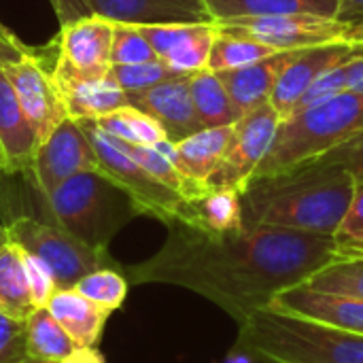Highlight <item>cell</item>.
Returning <instances> with one entry per match:
<instances>
[{"instance_id":"cell-1","label":"cell","mask_w":363,"mask_h":363,"mask_svg":"<svg viewBox=\"0 0 363 363\" xmlns=\"http://www.w3.org/2000/svg\"><path fill=\"white\" fill-rule=\"evenodd\" d=\"M168 230L164 247L151 259L123 268V274L132 283L185 287L238 325L340 255L332 236L287 228L259 225L213 236L174 221Z\"/></svg>"},{"instance_id":"cell-2","label":"cell","mask_w":363,"mask_h":363,"mask_svg":"<svg viewBox=\"0 0 363 363\" xmlns=\"http://www.w3.org/2000/svg\"><path fill=\"white\" fill-rule=\"evenodd\" d=\"M357 179L338 164L315 160L242 191L245 228H287L334 236L355 194Z\"/></svg>"},{"instance_id":"cell-3","label":"cell","mask_w":363,"mask_h":363,"mask_svg":"<svg viewBox=\"0 0 363 363\" xmlns=\"http://www.w3.org/2000/svg\"><path fill=\"white\" fill-rule=\"evenodd\" d=\"M234 349L266 363H363V336L272 308L238 325Z\"/></svg>"},{"instance_id":"cell-4","label":"cell","mask_w":363,"mask_h":363,"mask_svg":"<svg viewBox=\"0 0 363 363\" xmlns=\"http://www.w3.org/2000/svg\"><path fill=\"white\" fill-rule=\"evenodd\" d=\"M363 132V91H345L281 119L277 138L251 181L311 164Z\"/></svg>"},{"instance_id":"cell-5","label":"cell","mask_w":363,"mask_h":363,"mask_svg":"<svg viewBox=\"0 0 363 363\" xmlns=\"http://www.w3.org/2000/svg\"><path fill=\"white\" fill-rule=\"evenodd\" d=\"M40 196L55 225L98 251H106L113 236L143 215L130 194L100 170L74 174Z\"/></svg>"},{"instance_id":"cell-6","label":"cell","mask_w":363,"mask_h":363,"mask_svg":"<svg viewBox=\"0 0 363 363\" xmlns=\"http://www.w3.org/2000/svg\"><path fill=\"white\" fill-rule=\"evenodd\" d=\"M6 232L13 245L38 257L53 272L57 289H70L85 274L115 264L108 251L83 245L53 221L19 215L6 223Z\"/></svg>"},{"instance_id":"cell-7","label":"cell","mask_w":363,"mask_h":363,"mask_svg":"<svg viewBox=\"0 0 363 363\" xmlns=\"http://www.w3.org/2000/svg\"><path fill=\"white\" fill-rule=\"evenodd\" d=\"M77 121L94 145L100 172L113 179L123 191H128L130 198L138 204L143 215H151L166 225L174 223L179 219V211L185 198L174 189L166 187L164 183H160L157 179H153L145 168H140L121 149L119 140L106 134L94 119H77Z\"/></svg>"},{"instance_id":"cell-8","label":"cell","mask_w":363,"mask_h":363,"mask_svg":"<svg viewBox=\"0 0 363 363\" xmlns=\"http://www.w3.org/2000/svg\"><path fill=\"white\" fill-rule=\"evenodd\" d=\"M215 23L228 32L264 43L277 51H298L330 43H363V23L325 15L242 17Z\"/></svg>"},{"instance_id":"cell-9","label":"cell","mask_w":363,"mask_h":363,"mask_svg":"<svg viewBox=\"0 0 363 363\" xmlns=\"http://www.w3.org/2000/svg\"><path fill=\"white\" fill-rule=\"evenodd\" d=\"M281 115L268 102L247 115H242L234 123L232 140L217 166V170L208 177V189H236L245 191L257 172L259 164L268 155L279 125Z\"/></svg>"},{"instance_id":"cell-10","label":"cell","mask_w":363,"mask_h":363,"mask_svg":"<svg viewBox=\"0 0 363 363\" xmlns=\"http://www.w3.org/2000/svg\"><path fill=\"white\" fill-rule=\"evenodd\" d=\"M89 170H100L94 145L79 121L68 117L38 145L26 174H30L38 194H49L70 177Z\"/></svg>"},{"instance_id":"cell-11","label":"cell","mask_w":363,"mask_h":363,"mask_svg":"<svg viewBox=\"0 0 363 363\" xmlns=\"http://www.w3.org/2000/svg\"><path fill=\"white\" fill-rule=\"evenodd\" d=\"M4 72L38 136V143H43L64 119H68L51 68H47L38 49H30L17 62L6 64Z\"/></svg>"},{"instance_id":"cell-12","label":"cell","mask_w":363,"mask_h":363,"mask_svg":"<svg viewBox=\"0 0 363 363\" xmlns=\"http://www.w3.org/2000/svg\"><path fill=\"white\" fill-rule=\"evenodd\" d=\"M113 32L115 23L100 15H89L60 26L53 70L74 77L106 74L111 70Z\"/></svg>"},{"instance_id":"cell-13","label":"cell","mask_w":363,"mask_h":363,"mask_svg":"<svg viewBox=\"0 0 363 363\" xmlns=\"http://www.w3.org/2000/svg\"><path fill=\"white\" fill-rule=\"evenodd\" d=\"M355 57H363V43H330L300 49L279 77L270 96V104L283 119L289 117L298 100L319 77Z\"/></svg>"},{"instance_id":"cell-14","label":"cell","mask_w":363,"mask_h":363,"mask_svg":"<svg viewBox=\"0 0 363 363\" xmlns=\"http://www.w3.org/2000/svg\"><path fill=\"white\" fill-rule=\"evenodd\" d=\"M189 77H177L143 91H128L130 106H136L151 115L166 132L168 140L179 143L200 130H204L189 89Z\"/></svg>"},{"instance_id":"cell-15","label":"cell","mask_w":363,"mask_h":363,"mask_svg":"<svg viewBox=\"0 0 363 363\" xmlns=\"http://www.w3.org/2000/svg\"><path fill=\"white\" fill-rule=\"evenodd\" d=\"M268 308L363 336V300L359 298L315 291L302 283L283 289Z\"/></svg>"},{"instance_id":"cell-16","label":"cell","mask_w":363,"mask_h":363,"mask_svg":"<svg viewBox=\"0 0 363 363\" xmlns=\"http://www.w3.org/2000/svg\"><path fill=\"white\" fill-rule=\"evenodd\" d=\"M94 15L113 23H206L213 21L204 0H87Z\"/></svg>"},{"instance_id":"cell-17","label":"cell","mask_w":363,"mask_h":363,"mask_svg":"<svg viewBox=\"0 0 363 363\" xmlns=\"http://www.w3.org/2000/svg\"><path fill=\"white\" fill-rule=\"evenodd\" d=\"M53 72L62 102L70 119H100L117 108L130 106L128 91L115 81L111 70L102 77H74Z\"/></svg>"},{"instance_id":"cell-18","label":"cell","mask_w":363,"mask_h":363,"mask_svg":"<svg viewBox=\"0 0 363 363\" xmlns=\"http://www.w3.org/2000/svg\"><path fill=\"white\" fill-rule=\"evenodd\" d=\"M232 134H234V123L221 125V128H204L179 143H172L166 138L157 143L155 149L164 153L177 166L181 174L206 187V181L217 170L232 140Z\"/></svg>"},{"instance_id":"cell-19","label":"cell","mask_w":363,"mask_h":363,"mask_svg":"<svg viewBox=\"0 0 363 363\" xmlns=\"http://www.w3.org/2000/svg\"><path fill=\"white\" fill-rule=\"evenodd\" d=\"M38 145V136L13 91L4 66H0V149L6 174L28 172Z\"/></svg>"},{"instance_id":"cell-20","label":"cell","mask_w":363,"mask_h":363,"mask_svg":"<svg viewBox=\"0 0 363 363\" xmlns=\"http://www.w3.org/2000/svg\"><path fill=\"white\" fill-rule=\"evenodd\" d=\"M298 51H279L251 66L217 72L240 117L270 102L279 77Z\"/></svg>"},{"instance_id":"cell-21","label":"cell","mask_w":363,"mask_h":363,"mask_svg":"<svg viewBox=\"0 0 363 363\" xmlns=\"http://www.w3.org/2000/svg\"><path fill=\"white\" fill-rule=\"evenodd\" d=\"M177 221L213 236L240 232L245 230L242 191L206 189L202 196L189 198L181 204Z\"/></svg>"},{"instance_id":"cell-22","label":"cell","mask_w":363,"mask_h":363,"mask_svg":"<svg viewBox=\"0 0 363 363\" xmlns=\"http://www.w3.org/2000/svg\"><path fill=\"white\" fill-rule=\"evenodd\" d=\"M47 308L55 317V321L66 330V334L74 340V345L81 349L96 347L111 317L108 311L83 298L74 287L57 289L47 302Z\"/></svg>"},{"instance_id":"cell-23","label":"cell","mask_w":363,"mask_h":363,"mask_svg":"<svg viewBox=\"0 0 363 363\" xmlns=\"http://www.w3.org/2000/svg\"><path fill=\"white\" fill-rule=\"evenodd\" d=\"M213 21L242 17L325 15L338 17L340 0H204Z\"/></svg>"},{"instance_id":"cell-24","label":"cell","mask_w":363,"mask_h":363,"mask_svg":"<svg viewBox=\"0 0 363 363\" xmlns=\"http://www.w3.org/2000/svg\"><path fill=\"white\" fill-rule=\"evenodd\" d=\"M191 100L196 113L204 128H221L232 125L240 119L228 89L223 87L221 79L213 70H200L189 77Z\"/></svg>"},{"instance_id":"cell-25","label":"cell","mask_w":363,"mask_h":363,"mask_svg":"<svg viewBox=\"0 0 363 363\" xmlns=\"http://www.w3.org/2000/svg\"><path fill=\"white\" fill-rule=\"evenodd\" d=\"M26 347L30 357L57 363L79 349L47 306L34 308L26 319Z\"/></svg>"},{"instance_id":"cell-26","label":"cell","mask_w":363,"mask_h":363,"mask_svg":"<svg viewBox=\"0 0 363 363\" xmlns=\"http://www.w3.org/2000/svg\"><path fill=\"white\" fill-rule=\"evenodd\" d=\"M0 311L21 321L34 311L21 249L13 242L0 249Z\"/></svg>"},{"instance_id":"cell-27","label":"cell","mask_w":363,"mask_h":363,"mask_svg":"<svg viewBox=\"0 0 363 363\" xmlns=\"http://www.w3.org/2000/svg\"><path fill=\"white\" fill-rule=\"evenodd\" d=\"M106 134L113 138L128 143V145H145V147H155L157 143L166 140L164 128L145 111L136 106H123L117 108L100 119H94Z\"/></svg>"},{"instance_id":"cell-28","label":"cell","mask_w":363,"mask_h":363,"mask_svg":"<svg viewBox=\"0 0 363 363\" xmlns=\"http://www.w3.org/2000/svg\"><path fill=\"white\" fill-rule=\"evenodd\" d=\"M219 28V26H217ZM279 53L277 49L257 43L249 36H240L234 32H228L223 28H219L213 49H211V57H208V70L213 72H221V70H236V68H245L251 66L255 62H262L270 55Z\"/></svg>"},{"instance_id":"cell-29","label":"cell","mask_w":363,"mask_h":363,"mask_svg":"<svg viewBox=\"0 0 363 363\" xmlns=\"http://www.w3.org/2000/svg\"><path fill=\"white\" fill-rule=\"evenodd\" d=\"M306 287L323 294H338L363 300V255H338L323 268H319L306 283Z\"/></svg>"},{"instance_id":"cell-30","label":"cell","mask_w":363,"mask_h":363,"mask_svg":"<svg viewBox=\"0 0 363 363\" xmlns=\"http://www.w3.org/2000/svg\"><path fill=\"white\" fill-rule=\"evenodd\" d=\"M74 289L83 298L94 302L96 306L113 313L123 306V302L128 298V289H130V279L123 274V270H119L115 266H104V268H98L89 274H85L74 285Z\"/></svg>"},{"instance_id":"cell-31","label":"cell","mask_w":363,"mask_h":363,"mask_svg":"<svg viewBox=\"0 0 363 363\" xmlns=\"http://www.w3.org/2000/svg\"><path fill=\"white\" fill-rule=\"evenodd\" d=\"M157 60L153 47L143 36L138 26L115 23L113 32V47H111V66H130V64H145Z\"/></svg>"},{"instance_id":"cell-32","label":"cell","mask_w":363,"mask_h":363,"mask_svg":"<svg viewBox=\"0 0 363 363\" xmlns=\"http://www.w3.org/2000/svg\"><path fill=\"white\" fill-rule=\"evenodd\" d=\"M111 74L125 91H143L166 83L177 77H185L168 68L162 60L145 62V64H130V66H111Z\"/></svg>"},{"instance_id":"cell-33","label":"cell","mask_w":363,"mask_h":363,"mask_svg":"<svg viewBox=\"0 0 363 363\" xmlns=\"http://www.w3.org/2000/svg\"><path fill=\"white\" fill-rule=\"evenodd\" d=\"M332 238L342 255H363V179H357L349 211Z\"/></svg>"},{"instance_id":"cell-34","label":"cell","mask_w":363,"mask_h":363,"mask_svg":"<svg viewBox=\"0 0 363 363\" xmlns=\"http://www.w3.org/2000/svg\"><path fill=\"white\" fill-rule=\"evenodd\" d=\"M21 249V247H19ZM21 257H23V268H26V279H28V287H30V296H32V304L34 308L38 306H47V302L51 300V296L57 291L53 272L32 253L21 249Z\"/></svg>"},{"instance_id":"cell-35","label":"cell","mask_w":363,"mask_h":363,"mask_svg":"<svg viewBox=\"0 0 363 363\" xmlns=\"http://www.w3.org/2000/svg\"><path fill=\"white\" fill-rule=\"evenodd\" d=\"M28 357L26 321L0 311V363H17Z\"/></svg>"},{"instance_id":"cell-36","label":"cell","mask_w":363,"mask_h":363,"mask_svg":"<svg viewBox=\"0 0 363 363\" xmlns=\"http://www.w3.org/2000/svg\"><path fill=\"white\" fill-rule=\"evenodd\" d=\"M319 160L328 164H338L347 168L355 179H363V132Z\"/></svg>"},{"instance_id":"cell-37","label":"cell","mask_w":363,"mask_h":363,"mask_svg":"<svg viewBox=\"0 0 363 363\" xmlns=\"http://www.w3.org/2000/svg\"><path fill=\"white\" fill-rule=\"evenodd\" d=\"M49 2H51V6L55 11V17H57L60 26H66L70 21L94 15L87 0H49Z\"/></svg>"},{"instance_id":"cell-38","label":"cell","mask_w":363,"mask_h":363,"mask_svg":"<svg viewBox=\"0 0 363 363\" xmlns=\"http://www.w3.org/2000/svg\"><path fill=\"white\" fill-rule=\"evenodd\" d=\"M30 51L28 45H23L21 40H6L0 36V66H6L11 62H17L19 57H23Z\"/></svg>"},{"instance_id":"cell-39","label":"cell","mask_w":363,"mask_h":363,"mask_svg":"<svg viewBox=\"0 0 363 363\" xmlns=\"http://www.w3.org/2000/svg\"><path fill=\"white\" fill-rule=\"evenodd\" d=\"M62 363H106L104 359V355L98 351V349H94V347H79L72 355H68L66 359Z\"/></svg>"},{"instance_id":"cell-40","label":"cell","mask_w":363,"mask_h":363,"mask_svg":"<svg viewBox=\"0 0 363 363\" xmlns=\"http://www.w3.org/2000/svg\"><path fill=\"white\" fill-rule=\"evenodd\" d=\"M340 19L363 23V0H340Z\"/></svg>"},{"instance_id":"cell-41","label":"cell","mask_w":363,"mask_h":363,"mask_svg":"<svg viewBox=\"0 0 363 363\" xmlns=\"http://www.w3.org/2000/svg\"><path fill=\"white\" fill-rule=\"evenodd\" d=\"M219 363H255V359H253L251 355L242 353V351H236V349H232V353H230V355H225V359Z\"/></svg>"},{"instance_id":"cell-42","label":"cell","mask_w":363,"mask_h":363,"mask_svg":"<svg viewBox=\"0 0 363 363\" xmlns=\"http://www.w3.org/2000/svg\"><path fill=\"white\" fill-rule=\"evenodd\" d=\"M0 36H2V38H6V40H15V43L19 40V38H17V36H15V34H13V32H11L9 28H6V26L2 23V21H0Z\"/></svg>"},{"instance_id":"cell-43","label":"cell","mask_w":363,"mask_h":363,"mask_svg":"<svg viewBox=\"0 0 363 363\" xmlns=\"http://www.w3.org/2000/svg\"><path fill=\"white\" fill-rule=\"evenodd\" d=\"M9 242H11V238H9L6 225H2V223H0V249H4V247H6Z\"/></svg>"},{"instance_id":"cell-44","label":"cell","mask_w":363,"mask_h":363,"mask_svg":"<svg viewBox=\"0 0 363 363\" xmlns=\"http://www.w3.org/2000/svg\"><path fill=\"white\" fill-rule=\"evenodd\" d=\"M17 363H57V362H47V359H36V357H23V359H19Z\"/></svg>"},{"instance_id":"cell-45","label":"cell","mask_w":363,"mask_h":363,"mask_svg":"<svg viewBox=\"0 0 363 363\" xmlns=\"http://www.w3.org/2000/svg\"><path fill=\"white\" fill-rule=\"evenodd\" d=\"M0 174H6V166H4V155H2V149H0Z\"/></svg>"},{"instance_id":"cell-46","label":"cell","mask_w":363,"mask_h":363,"mask_svg":"<svg viewBox=\"0 0 363 363\" xmlns=\"http://www.w3.org/2000/svg\"><path fill=\"white\" fill-rule=\"evenodd\" d=\"M355 91H363V74H362V79H359V85H357V89Z\"/></svg>"}]
</instances>
